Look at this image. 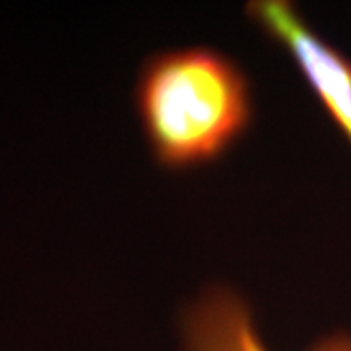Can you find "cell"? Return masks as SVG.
Masks as SVG:
<instances>
[{
	"label": "cell",
	"instance_id": "6da1fadb",
	"mask_svg": "<svg viewBox=\"0 0 351 351\" xmlns=\"http://www.w3.org/2000/svg\"><path fill=\"white\" fill-rule=\"evenodd\" d=\"M134 103L153 160L168 171L215 163L244 137L254 119L247 75L231 57L208 46L148 57Z\"/></svg>",
	"mask_w": 351,
	"mask_h": 351
},
{
	"label": "cell",
	"instance_id": "3957f363",
	"mask_svg": "<svg viewBox=\"0 0 351 351\" xmlns=\"http://www.w3.org/2000/svg\"><path fill=\"white\" fill-rule=\"evenodd\" d=\"M184 332L187 351H269L251 307L230 288H212L195 302L184 319ZM309 351H351V335L326 337Z\"/></svg>",
	"mask_w": 351,
	"mask_h": 351
},
{
	"label": "cell",
	"instance_id": "7a4b0ae2",
	"mask_svg": "<svg viewBox=\"0 0 351 351\" xmlns=\"http://www.w3.org/2000/svg\"><path fill=\"white\" fill-rule=\"evenodd\" d=\"M249 20L283 46L307 85L351 145V60L307 25L287 0H254L245 5Z\"/></svg>",
	"mask_w": 351,
	"mask_h": 351
}]
</instances>
